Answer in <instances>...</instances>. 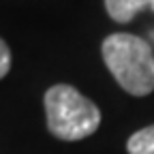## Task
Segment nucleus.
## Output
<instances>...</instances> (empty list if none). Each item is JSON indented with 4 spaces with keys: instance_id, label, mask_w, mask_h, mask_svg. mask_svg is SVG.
Instances as JSON below:
<instances>
[{
    "instance_id": "nucleus-2",
    "label": "nucleus",
    "mask_w": 154,
    "mask_h": 154,
    "mask_svg": "<svg viewBox=\"0 0 154 154\" xmlns=\"http://www.w3.org/2000/svg\"><path fill=\"white\" fill-rule=\"evenodd\" d=\"M45 113L49 133L64 141L84 139L101 124L99 107L69 84L51 86L45 92Z\"/></svg>"
},
{
    "instance_id": "nucleus-3",
    "label": "nucleus",
    "mask_w": 154,
    "mask_h": 154,
    "mask_svg": "<svg viewBox=\"0 0 154 154\" xmlns=\"http://www.w3.org/2000/svg\"><path fill=\"white\" fill-rule=\"evenodd\" d=\"M152 2L154 0H105V9L113 22L126 24Z\"/></svg>"
},
{
    "instance_id": "nucleus-5",
    "label": "nucleus",
    "mask_w": 154,
    "mask_h": 154,
    "mask_svg": "<svg viewBox=\"0 0 154 154\" xmlns=\"http://www.w3.org/2000/svg\"><path fill=\"white\" fill-rule=\"evenodd\" d=\"M11 69V51H9V45L0 38V79L9 73Z\"/></svg>"
},
{
    "instance_id": "nucleus-1",
    "label": "nucleus",
    "mask_w": 154,
    "mask_h": 154,
    "mask_svg": "<svg viewBox=\"0 0 154 154\" xmlns=\"http://www.w3.org/2000/svg\"><path fill=\"white\" fill-rule=\"evenodd\" d=\"M101 51L113 79L128 94L146 96L154 90V51L148 41L118 32L105 38Z\"/></svg>"
},
{
    "instance_id": "nucleus-4",
    "label": "nucleus",
    "mask_w": 154,
    "mask_h": 154,
    "mask_svg": "<svg viewBox=\"0 0 154 154\" xmlns=\"http://www.w3.org/2000/svg\"><path fill=\"white\" fill-rule=\"evenodd\" d=\"M126 150L128 154H154V124L131 135Z\"/></svg>"
},
{
    "instance_id": "nucleus-6",
    "label": "nucleus",
    "mask_w": 154,
    "mask_h": 154,
    "mask_svg": "<svg viewBox=\"0 0 154 154\" xmlns=\"http://www.w3.org/2000/svg\"><path fill=\"white\" fill-rule=\"evenodd\" d=\"M152 5H154V2H152Z\"/></svg>"
}]
</instances>
